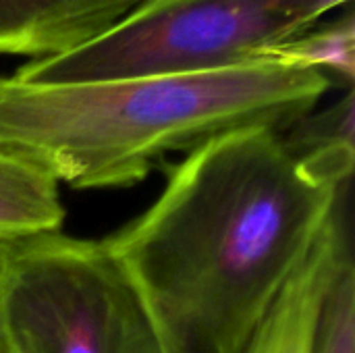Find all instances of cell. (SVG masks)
I'll return each instance as SVG.
<instances>
[{"mask_svg":"<svg viewBox=\"0 0 355 353\" xmlns=\"http://www.w3.org/2000/svg\"><path fill=\"white\" fill-rule=\"evenodd\" d=\"M354 146L295 154L245 127L191 150L158 200L102 239L162 353H243L339 210Z\"/></svg>","mask_w":355,"mask_h":353,"instance_id":"obj_1","label":"cell"},{"mask_svg":"<svg viewBox=\"0 0 355 353\" xmlns=\"http://www.w3.org/2000/svg\"><path fill=\"white\" fill-rule=\"evenodd\" d=\"M331 87V75L275 58L79 83L0 75V150L75 189L125 187L168 152L245 127L287 131Z\"/></svg>","mask_w":355,"mask_h":353,"instance_id":"obj_2","label":"cell"},{"mask_svg":"<svg viewBox=\"0 0 355 353\" xmlns=\"http://www.w3.org/2000/svg\"><path fill=\"white\" fill-rule=\"evenodd\" d=\"M352 0H144L110 29L12 77L79 83L185 75L264 58Z\"/></svg>","mask_w":355,"mask_h":353,"instance_id":"obj_3","label":"cell"},{"mask_svg":"<svg viewBox=\"0 0 355 353\" xmlns=\"http://www.w3.org/2000/svg\"><path fill=\"white\" fill-rule=\"evenodd\" d=\"M2 335L6 353H162L104 243L58 231L8 241Z\"/></svg>","mask_w":355,"mask_h":353,"instance_id":"obj_4","label":"cell"},{"mask_svg":"<svg viewBox=\"0 0 355 353\" xmlns=\"http://www.w3.org/2000/svg\"><path fill=\"white\" fill-rule=\"evenodd\" d=\"M144 0H0V56L44 60L110 29Z\"/></svg>","mask_w":355,"mask_h":353,"instance_id":"obj_5","label":"cell"},{"mask_svg":"<svg viewBox=\"0 0 355 353\" xmlns=\"http://www.w3.org/2000/svg\"><path fill=\"white\" fill-rule=\"evenodd\" d=\"M347 256L349 248L337 210L243 353H310L324 291Z\"/></svg>","mask_w":355,"mask_h":353,"instance_id":"obj_6","label":"cell"},{"mask_svg":"<svg viewBox=\"0 0 355 353\" xmlns=\"http://www.w3.org/2000/svg\"><path fill=\"white\" fill-rule=\"evenodd\" d=\"M62 218L58 181L29 160L0 150V241L54 233Z\"/></svg>","mask_w":355,"mask_h":353,"instance_id":"obj_7","label":"cell"},{"mask_svg":"<svg viewBox=\"0 0 355 353\" xmlns=\"http://www.w3.org/2000/svg\"><path fill=\"white\" fill-rule=\"evenodd\" d=\"M264 58H275L329 75L335 73L347 83L355 77V19L354 12L322 25L312 27L297 37L270 50Z\"/></svg>","mask_w":355,"mask_h":353,"instance_id":"obj_8","label":"cell"},{"mask_svg":"<svg viewBox=\"0 0 355 353\" xmlns=\"http://www.w3.org/2000/svg\"><path fill=\"white\" fill-rule=\"evenodd\" d=\"M310 353H355V270L352 256L339 264L324 291Z\"/></svg>","mask_w":355,"mask_h":353,"instance_id":"obj_9","label":"cell"},{"mask_svg":"<svg viewBox=\"0 0 355 353\" xmlns=\"http://www.w3.org/2000/svg\"><path fill=\"white\" fill-rule=\"evenodd\" d=\"M6 246H8V241H0V353H6V350H4V335H2V277H4Z\"/></svg>","mask_w":355,"mask_h":353,"instance_id":"obj_10","label":"cell"}]
</instances>
